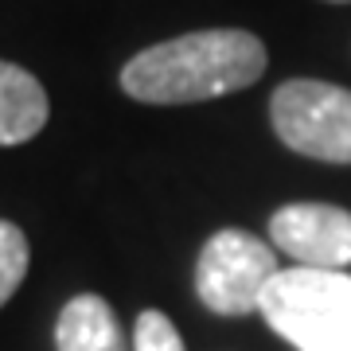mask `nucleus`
I'll use <instances>...</instances> for the list:
<instances>
[{
    "label": "nucleus",
    "instance_id": "obj_1",
    "mask_svg": "<svg viewBox=\"0 0 351 351\" xmlns=\"http://www.w3.org/2000/svg\"><path fill=\"white\" fill-rule=\"evenodd\" d=\"M265 43L242 27H207L133 55L121 90L149 106H191L254 86L265 75Z\"/></svg>",
    "mask_w": 351,
    "mask_h": 351
},
{
    "label": "nucleus",
    "instance_id": "obj_2",
    "mask_svg": "<svg viewBox=\"0 0 351 351\" xmlns=\"http://www.w3.org/2000/svg\"><path fill=\"white\" fill-rule=\"evenodd\" d=\"M258 313L297 351H351V274L348 269H277Z\"/></svg>",
    "mask_w": 351,
    "mask_h": 351
},
{
    "label": "nucleus",
    "instance_id": "obj_3",
    "mask_svg": "<svg viewBox=\"0 0 351 351\" xmlns=\"http://www.w3.org/2000/svg\"><path fill=\"white\" fill-rule=\"evenodd\" d=\"M281 145L324 164H351V90L320 78H289L269 98Z\"/></svg>",
    "mask_w": 351,
    "mask_h": 351
},
{
    "label": "nucleus",
    "instance_id": "obj_4",
    "mask_svg": "<svg viewBox=\"0 0 351 351\" xmlns=\"http://www.w3.org/2000/svg\"><path fill=\"white\" fill-rule=\"evenodd\" d=\"M277 274L274 246L254 239L246 230H219L207 239L195 265V293L219 316L258 313L265 285Z\"/></svg>",
    "mask_w": 351,
    "mask_h": 351
},
{
    "label": "nucleus",
    "instance_id": "obj_5",
    "mask_svg": "<svg viewBox=\"0 0 351 351\" xmlns=\"http://www.w3.org/2000/svg\"><path fill=\"white\" fill-rule=\"evenodd\" d=\"M269 242L308 269L351 265V211L332 203H289L269 219Z\"/></svg>",
    "mask_w": 351,
    "mask_h": 351
},
{
    "label": "nucleus",
    "instance_id": "obj_6",
    "mask_svg": "<svg viewBox=\"0 0 351 351\" xmlns=\"http://www.w3.org/2000/svg\"><path fill=\"white\" fill-rule=\"evenodd\" d=\"M47 90L32 71L0 59V145H24L47 125Z\"/></svg>",
    "mask_w": 351,
    "mask_h": 351
},
{
    "label": "nucleus",
    "instance_id": "obj_7",
    "mask_svg": "<svg viewBox=\"0 0 351 351\" xmlns=\"http://www.w3.org/2000/svg\"><path fill=\"white\" fill-rule=\"evenodd\" d=\"M55 348L59 351H125L117 316L98 293H82L66 301L55 324Z\"/></svg>",
    "mask_w": 351,
    "mask_h": 351
},
{
    "label": "nucleus",
    "instance_id": "obj_8",
    "mask_svg": "<svg viewBox=\"0 0 351 351\" xmlns=\"http://www.w3.org/2000/svg\"><path fill=\"white\" fill-rule=\"evenodd\" d=\"M27 258L32 254H27L24 230L16 223H8V219H0V308L8 304V297L27 277Z\"/></svg>",
    "mask_w": 351,
    "mask_h": 351
},
{
    "label": "nucleus",
    "instance_id": "obj_9",
    "mask_svg": "<svg viewBox=\"0 0 351 351\" xmlns=\"http://www.w3.org/2000/svg\"><path fill=\"white\" fill-rule=\"evenodd\" d=\"M133 351H184V339L164 313L145 308L133 328Z\"/></svg>",
    "mask_w": 351,
    "mask_h": 351
},
{
    "label": "nucleus",
    "instance_id": "obj_10",
    "mask_svg": "<svg viewBox=\"0 0 351 351\" xmlns=\"http://www.w3.org/2000/svg\"><path fill=\"white\" fill-rule=\"evenodd\" d=\"M328 4H351V0H328Z\"/></svg>",
    "mask_w": 351,
    "mask_h": 351
}]
</instances>
